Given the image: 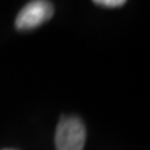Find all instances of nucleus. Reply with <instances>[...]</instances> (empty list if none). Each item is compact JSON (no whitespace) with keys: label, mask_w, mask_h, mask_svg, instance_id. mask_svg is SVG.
I'll return each instance as SVG.
<instances>
[{"label":"nucleus","mask_w":150,"mask_h":150,"mask_svg":"<svg viewBox=\"0 0 150 150\" xmlns=\"http://www.w3.org/2000/svg\"><path fill=\"white\" fill-rule=\"evenodd\" d=\"M53 4L50 1L35 0L28 3L22 8L16 18V27L20 31H29L35 29L39 25L49 21L53 16Z\"/></svg>","instance_id":"2"},{"label":"nucleus","mask_w":150,"mask_h":150,"mask_svg":"<svg viewBox=\"0 0 150 150\" xmlns=\"http://www.w3.org/2000/svg\"><path fill=\"white\" fill-rule=\"evenodd\" d=\"M95 4L102 6V7H108V8H114V7H121L125 4V0H96Z\"/></svg>","instance_id":"3"},{"label":"nucleus","mask_w":150,"mask_h":150,"mask_svg":"<svg viewBox=\"0 0 150 150\" xmlns=\"http://www.w3.org/2000/svg\"><path fill=\"white\" fill-rule=\"evenodd\" d=\"M4 150H11V149H4Z\"/></svg>","instance_id":"4"},{"label":"nucleus","mask_w":150,"mask_h":150,"mask_svg":"<svg viewBox=\"0 0 150 150\" xmlns=\"http://www.w3.org/2000/svg\"><path fill=\"white\" fill-rule=\"evenodd\" d=\"M85 125L78 117H63L56 129L57 150H82L85 146Z\"/></svg>","instance_id":"1"}]
</instances>
